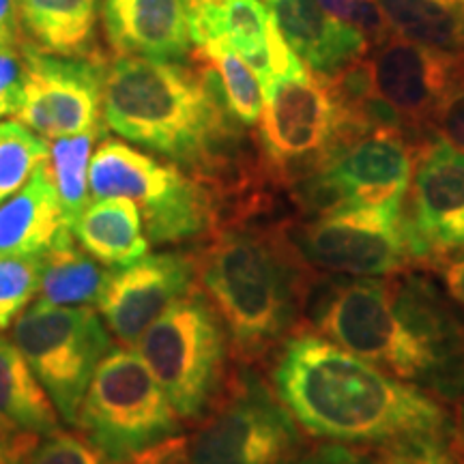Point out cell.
Listing matches in <instances>:
<instances>
[{
    "mask_svg": "<svg viewBox=\"0 0 464 464\" xmlns=\"http://www.w3.org/2000/svg\"><path fill=\"white\" fill-rule=\"evenodd\" d=\"M271 387L301 430L323 440L382 450L456 432L437 398L310 327L277 348Z\"/></svg>",
    "mask_w": 464,
    "mask_h": 464,
    "instance_id": "6da1fadb",
    "label": "cell"
},
{
    "mask_svg": "<svg viewBox=\"0 0 464 464\" xmlns=\"http://www.w3.org/2000/svg\"><path fill=\"white\" fill-rule=\"evenodd\" d=\"M102 114L108 130L172 164L213 191L239 168L243 131L216 73L181 61L119 56L103 65Z\"/></svg>",
    "mask_w": 464,
    "mask_h": 464,
    "instance_id": "7a4b0ae2",
    "label": "cell"
},
{
    "mask_svg": "<svg viewBox=\"0 0 464 464\" xmlns=\"http://www.w3.org/2000/svg\"><path fill=\"white\" fill-rule=\"evenodd\" d=\"M196 258L202 293L222 316L241 365L266 362L305 327L321 274L295 247L288 226L230 224Z\"/></svg>",
    "mask_w": 464,
    "mask_h": 464,
    "instance_id": "3957f363",
    "label": "cell"
},
{
    "mask_svg": "<svg viewBox=\"0 0 464 464\" xmlns=\"http://www.w3.org/2000/svg\"><path fill=\"white\" fill-rule=\"evenodd\" d=\"M75 428L110 464H127L177 440L181 417L144 359L112 348L92 376Z\"/></svg>",
    "mask_w": 464,
    "mask_h": 464,
    "instance_id": "277c9868",
    "label": "cell"
},
{
    "mask_svg": "<svg viewBox=\"0 0 464 464\" xmlns=\"http://www.w3.org/2000/svg\"><path fill=\"white\" fill-rule=\"evenodd\" d=\"M92 198H130L140 208L149 243H185L218 226V194L177 164L119 140H103L89 168Z\"/></svg>",
    "mask_w": 464,
    "mask_h": 464,
    "instance_id": "5b68a950",
    "label": "cell"
},
{
    "mask_svg": "<svg viewBox=\"0 0 464 464\" xmlns=\"http://www.w3.org/2000/svg\"><path fill=\"white\" fill-rule=\"evenodd\" d=\"M136 346L181 420H200L228 381V329L198 286L168 307Z\"/></svg>",
    "mask_w": 464,
    "mask_h": 464,
    "instance_id": "8992f818",
    "label": "cell"
},
{
    "mask_svg": "<svg viewBox=\"0 0 464 464\" xmlns=\"http://www.w3.org/2000/svg\"><path fill=\"white\" fill-rule=\"evenodd\" d=\"M305 451L299 423L274 387L241 365L181 443L185 464H297Z\"/></svg>",
    "mask_w": 464,
    "mask_h": 464,
    "instance_id": "52a82bcc",
    "label": "cell"
},
{
    "mask_svg": "<svg viewBox=\"0 0 464 464\" xmlns=\"http://www.w3.org/2000/svg\"><path fill=\"white\" fill-rule=\"evenodd\" d=\"M263 92L265 172L288 189L321 168L340 142L368 131L342 108L329 80L307 67L274 80Z\"/></svg>",
    "mask_w": 464,
    "mask_h": 464,
    "instance_id": "ba28073f",
    "label": "cell"
},
{
    "mask_svg": "<svg viewBox=\"0 0 464 464\" xmlns=\"http://www.w3.org/2000/svg\"><path fill=\"white\" fill-rule=\"evenodd\" d=\"M14 342L56 413L75 426L92 376L112 351V338L97 312L39 301L15 318Z\"/></svg>",
    "mask_w": 464,
    "mask_h": 464,
    "instance_id": "9c48e42d",
    "label": "cell"
},
{
    "mask_svg": "<svg viewBox=\"0 0 464 464\" xmlns=\"http://www.w3.org/2000/svg\"><path fill=\"white\" fill-rule=\"evenodd\" d=\"M415 166V147L390 127L355 133L334 149L321 168L293 185V198L310 216L357 207L404 205Z\"/></svg>",
    "mask_w": 464,
    "mask_h": 464,
    "instance_id": "30bf717a",
    "label": "cell"
},
{
    "mask_svg": "<svg viewBox=\"0 0 464 464\" xmlns=\"http://www.w3.org/2000/svg\"><path fill=\"white\" fill-rule=\"evenodd\" d=\"M305 327L415 385V351L393 312L387 280L321 274L307 301Z\"/></svg>",
    "mask_w": 464,
    "mask_h": 464,
    "instance_id": "8fae6325",
    "label": "cell"
},
{
    "mask_svg": "<svg viewBox=\"0 0 464 464\" xmlns=\"http://www.w3.org/2000/svg\"><path fill=\"white\" fill-rule=\"evenodd\" d=\"M288 232L318 274L392 277L417 266L404 205L344 208L290 224Z\"/></svg>",
    "mask_w": 464,
    "mask_h": 464,
    "instance_id": "7c38bea8",
    "label": "cell"
},
{
    "mask_svg": "<svg viewBox=\"0 0 464 464\" xmlns=\"http://www.w3.org/2000/svg\"><path fill=\"white\" fill-rule=\"evenodd\" d=\"M400 327L415 351L417 381L437 400L464 398V310L440 284L421 271L387 277Z\"/></svg>",
    "mask_w": 464,
    "mask_h": 464,
    "instance_id": "4fadbf2b",
    "label": "cell"
},
{
    "mask_svg": "<svg viewBox=\"0 0 464 464\" xmlns=\"http://www.w3.org/2000/svg\"><path fill=\"white\" fill-rule=\"evenodd\" d=\"M24 102L17 119L44 140L102 131L103 65L97 58L61 56L22 44Z\"/></svg>",
    "mask_w": 464,
    "mask_h": 464,
    "instance_id": "5bb4252c",
    "label": "cell"
},
{
    "mask_svg": "<svg viewBox=\"0 0 464 464\" xmlns=\"http://www.w3.org/2000/svg\"><path fill=\"white\" fill-rule=\"evenodd\" d=\"M406 216L417 266H439L464 249V150L443 140L415 149Z\"/></svg>",
    "mask_w": 464,
    "mask_h": 464,
    "instance_id": "9a60e30c",
    "label": "cell"
},
{
    "mask_svg": "<svg viewBox=\"0 0 464 464\" xmlns=\"http://www.w3.org/2000/svg\"><path fill=\"white\" fill-rule=\"evenodd\" d=\"M368 63L372 95L396 116L404 136L432 130L434 114L462 73L460 58H451L392 34L376 45Z\"/></svg>",
    "mask_w": 464,
    "mask_h": 464,
    "instance_id": "2e32d148",
    "label": "cell"
},
{
    "mask_svg": "<svg viewBox=\"0 0 464 464\" xmlns=\"http://www.w3.org/2000/svg\"><path fill=\"white\" fill-rule=\"evenodd\" d=\"M196 254H144L136 263L112 269L97 310L116 338L125 346H136L168 307L196 288Z\"/></svg>",
    "mask_w": 464,
    "mask_h": 464,
    "instance_id": "e0dca14e",
    "label": "cell"
},
{
    "mask_svg": "<svg viewBox=\"0 0 464 464\" xmlns=\"http://www.w3.org/2000/svg\"><path fill=\"white\" fill-rule=\"evenodd\" d=\"M194 0H103L108 42L121 56L183 61L191 52Z\"/></svg>",
    "mask_w": 464,
    "mask_h": 464,
    "instance_id": "ac0fdd59",
    "label": "cell"
},
{
    "mask_svg": "<svg viewBox=\"0 0 464 464\" xmlns=\"http://www.w3.org/2000/svg\"><path fill=\"white\" fill-rule=\"evenodd\" d=\"M269 11L301 63L323 78L344 72L372 48L363 33L335 20L318 0H269Z\"/></svg>",
    "mask_w": 464,
    "mask_h": 464,
    "instance_id": "d6986e66",
    "label": "cell"
},
{
    "mask_svg": "<svg viewBox=\"0 0 464 464\" xmlns=\"http://www.w3.org/2000/svg\"><path fill=\"white\" fill-rule=\"evenodd\" d=\"M67 232L72 228L45 160L24 188L0 205V256H45Z\"/></svg>",
    "mask_w": 464,
    "mask_h": 464,
    "instance_id": "ffe728a7",
    "label": "cell"
},
{
    "mask_svg": "<svg viewBox=\"0 0 464 464\" xmlns=\"http://www.w3.org/2000/svg\"><path fill=\"white\" fill-rule=\"evenodd\" d=\"M271 11L260 0H194L191 37L196 45L222 42L239 54L263 89L271 82L269 33Z\"/></svg>",
    "mask_w": 464,
    "mask_h": 464,
    "instance_id": "44dd1931",
    "label": "cell"
},
{
    "mask_svg": "<svg viewBox=\"0 0 464 464\" xmlns=\"http://www.w3.org/2000/svg\"><path fill=\"white\" fill-rule=\"evenodd\" d=\"M78 246L110 269L136 263L149 249L140 208L130 198H95L72 226Z\"/></svg>",
    "mask_w": 464,
    "mask_h": 464,
    "instance_id": "7402d4cb",
    "label": "cell"
},
{
    "mask_svg": "<svg viewBox=\"0 0 464 464\" xmlns=\"http://www.w3.org/2000/svg\"><path fill=\"white\" fill-rule=\"evenodd\" d=\"M0 417L20 430L52 437L61 432L56 409L14 340L0 335Z\"/></svg>",
    "mask_w": 464,
    "mask_h": 464,
    "instance_id": "603a6c76",
    "label": "cell"
},
{
    "mask_svg": "<svg viewBox=\"0 0 464 464\" xmlns=\"http://www.w3.org/2000/svg\"><path fill=\"white\" fill-rule=\"evenodd\" d=\"M100 0H17L20 24L37 48L82 56L95 31Z\"/></svg>",
    "mask_w": 464,
    "mask_h": 464,
    "instance_id": "cb8c5ba5",
    "label": "cell"
},
{
    "mask_svg": "<svg viewBox=\"0 0 464 464\" xmlns=\"http://www.w3.org/2000/svg\"><path fill=\"white\" fill-rule=\"evenodd\" d=\"M392 33L464 61V5L458 0H379Z\"/></svg>",
    "mask_w": 464,
    "mask_h": 464,
    "instance_id": "d4e9b609",
    "label": "cell"
},
{
    "mask_svg": "<svg viewBox=\"0 0 464 464\" xmlns=\"http://www.w3.org/2000/svg\"><path fill=\"white\" fill-rule=\"evenodd\" d=\"M110 274H112L110 266L86 254L73 239V232H67L45 254L39 295L44 304L52 305H97Z\"/></svg>",
    "mask_w": 464,
    "mask_h": 464,
    "instance_id": "484cf974",
    "label": "cell"
},
{
    "mask_svg": "<svg viewBox=\"0 0 464 464\" xmlns=\"http://www.w3.org/2000/svg\"><path fill=\"white\" fill-rule=\"evenodd\" d=\"M194 58L216 73L226 106L239 123L254 127L260 123L265 92L258 75L235 50L222 42L196 45Z\"/></svg>",
    "mask_w": 464,
    "mask_h": 464,
    "instance_id": "4316f807",
    "label": "cell"
},
{
    "mask_svg": "<svg viewBox=\"0 0 464 464\" xmlns=\"http://www.w3.org/2000/svg\"><path fill=\"white\" fill-rule=\"evenodd\" d=\"M102 131L78 133V136L58 138L48 155V170L54 181L56 194L61 198L65 222L72 228L80 213L89 207V168L92 158V144Z\"/></svg>",
    "mask_w": 464,
    "mask_h": 464,
    "instance_id": "83f0119b",
    "label": "cell"
},
{
    "mask_svg": "<svg viewBox=\"0 0 464 464\" xmlns=\"http://www.w3.org/2000/svg\"><path fill=\"white\" fill-rule=\"evenodd\" d=\"M48 155L44 138L20 121L0 123V205L24 188Z\"/></svg>",
    "mask_w": 464,
    "mask_h": 464,
    "instance_id": "f1b7e54d",
    "label": "cell"
},
{
    "mask_svg": "<svg viewBox=\"0 0 464 464\" xmlns=\"http://www.w3.org/2000/svg\"><path fill=\"white\" fill-rule=\"evenodd\" d=\"M45 256H0V329H7L39 293Z\"/></svg>",
    "mask_w": 464,
    "mask_h": 464,
    "instance_id": "f546056e",
    "label": "cell"
},
{
    "mask_svg": "<svg viewBox=\"0 0 464 464\" xmlns=\"http://www.w3.org/2000/svg\"><path fill=\"white\" fill-rule=\"evenodd\" d=\"M390 464H464V451L456 432L445 437L406 440V443L382 448Z\"/></svg>",
    "mask_w": 464,
    "mask_h": 464,
    "instance_id": "4dcf8cb0",
    "label": "cell"
},
{
    "mask_svg": "<svg viewBox=\"0 0 464 464\" xmlns=\"http://www.w3.org/2000/svg\"><path fill=\"white\" fill-rule=\"evenodd\" d=\"M335 20L355 26L376 48L392 37V26L382 14L379 0H318Z\"/></svg>",
    "mask_w": 464,
    "mask_h": 464,
    "instance_id": "1f68e13d",
    "label": "cell"
},
{
    "mask_svg": "<svg viewBox=\"0 0 464 464\" xmlns=\"http://www.w3.org/2000/svg\"><path fill=\"white\" fill-rule=\"evenodd\" d=\"M26 61L17 42H0V119L17 114L24 102Z\"/></svg>",
    "mask_w": 464,
    "mask_h": 464,
    "instance_id": "d6a6232c",
    "label": "cell"
},
{
    "mask_svg": "<svg viewBox=\"0 0 464 464\" xmlns=\"http://www.w3.org/2000/svg\"><path fill=\"white\" fill-rule=\"evenodd\" d=\"M28 464H110L86 439L56 432L34 448Z\"/></svg>",
    "mask_w": 464,
    "mask_h": 464,
    "instance_id": "836d02e7",
    "label": "cell"
},
{
    "mask_svg": "<svg viewBox=\"0 0 464 464\" xmlns=\"http://www.w3.org/2000/svg\"><path fill=\"white\" fill-rule=\"evenodd\" d=\"M297 464H390L379 448L340 440H324L314 448H305Z\"/></svg>",
    "mask_w": 464,
    "mask_h": 464,
    "instance_id": "e575fe53",
    "label": "cell"
},
{
    "mask_svg": "<svg viewBox=\"0 0 464 464\" xmlns=\"http://www.w3.org/2000/svg\"><path fill=\"white\" fill-rule=\"evenodd\" d=\"M432 131L439 140L451 144L458 150H464V75L451 86L443 103H440L432 121Z\"/></svg>",
    "mask_w": 464,
    "mask_h": 464,
    "instance_id": "d590c367",
    "label": "cell"
},
{
    "mask_svg": "<svg viewBox=\"0 0 464 464\" xmlns=\"http://www.w3.org/2000/svg\"><path fill=\"white\" fill-rule=\"evenodd\" d=\"M37 445V434L20 430L0 417V464H28Z\"/></svg>",
    "mask_w": 464,
    "mask_h": 464,
    "instance_id": "8d00e7d4",
    "label": "cell"
},
{
    "mask_svg": "<svg viewBox=\"0 0 464 464\" xmlns=\"http://www.w3.org/2000/svg\"><path fill=\"white\" fill-rule=\"evenodd\" d=\"M437 269L443 276V284L454 301L464 310V249L443 260Z\"/></svg>",
    "mask_w": 464,
    "mask_h": 464,
    "instance_id": "74e56055",
    "label": "cell"
},
{
    "mask_svg": "<svg viewBox=\"0 0 464 464\" xmlns=\"http://www.w3.org/2000/svg\"><path fill=\"white\" fill-rule=\"evenodd\" d=\"M17 24H20V14H17V0H0V42H17Z\"/></svg>",
    "mask_w": 464,
    "mask_h": 464,
    "instance_id": "f35d334b",
    "label": "cell"
},
{
    "mask_svg": "<svg viewBox=\"0 0 464 464\" xmlns=\"http://www.w3.org/2000/svg\"><path fill=\"white\" fill-rule=\"evenodd\" d=\"M181 443L183 440L179 439L172 440V443H168L166 448L144 456L142 460H138V464H185L181 456Z\"/></svg>",
    "mask_w": 464,
    "mask_h": 464,
    "instance_id": "ab89813d",
    "label": "cell"
},
{
    "mask_svg": "<svg viewBox=\"0 0 464 464\" xmlns=\"http://www.w3.org/2000/svg\"><path fill=\"white\" fill-rule=\"evenodd\" d=\"M454 430H456V439L460 443V448L464 451V398L458 400L456 404V413H454Z\"/></svg>",
    "mask_w": 464,
    "mask_h": 464,
    "instance_id": "60d3db41",
    "label": "cell"
},
{
    "mask_svg": "<svg viewBox=\"0 0 464 464\" xmlns=\"http://www.w3.org/2000/svg\"><path fill=\"white\" fill-rule=\"evenodd\" d=\"M458 3H462V5H464V0H458Z\"/></svg>",
    "mask_w": 464,
    "mask_h": 464,
    "instance_id": "b9f144b4",
    "label": "cell"
}]
</instances>
